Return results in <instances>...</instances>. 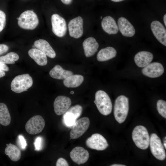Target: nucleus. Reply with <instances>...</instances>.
<instances>
[{"label":"nucleus","instance_id":"nucleus-30","mask_svg":"<svg viewBox=\"0 0 166 166\" xmlns=\"http://www.w3.org/2000/svg\"><path fill=\"white\" fill-rule=\"evenodd\" d=\"M82 106L78 105L71 107L66 111L73 114L77 119L81 115L82 111Z\"/></svg>","mask_w":166,"mask_h":166},{"label":"nucleus","instance_id":"nucleus-34","mask_svg":"<svg viewBox=\"0 0 166 166\" xmlns=\"http://www.w3.org/2000/svg\"><path fill=\"white\" fill-rule=\"evenodd\" d=\"M56 165V166H68L69 165L67 161L65 159L60 157L57 160Z\"/></svg>","mask_w":166,"mask_h":166},{"label":"nucleus","instance_id":"nucleus-3","mask_svg":"<svg viewBox=\"0 0 166 166\" xmlns=\"http://www.w3.org/2000/svg\"><path fill=\"white\" fill-rule=\"evenodd\" d=\"M132 136L133 142L137 147L143 150L148 148L150 136L147 130L144 126H136L132 131Z\"/></svg>","mask_w":166,"mask_h":166},{"label":"nucleus","instance_id":"nucleus-39","mask_svg":"<svg viewBox=\"0 0 166 166\" xmlns=\"http://www.w3.org/2000/svg\"><path fill=\"white\" fill-rule=\"evenodd\" d=\"M163 22L165 26H166V14H165L163 18Z\"/></svg>","mask_w":166,"mask_h":166},{"label":"nucleus","instance_id":"nucleus-12","mask_svg":"<svg viewBox=\"0 0 166 166\" xmlns=\"http://www.w3.org/2000/svg\"><path fill=\"white\" fill-rule=\"evenodd\" d=\"M151 31L156 39L162 44L166 46V30L158 21L154 20L150 24Z\"/></svg>","mask_w":166,"mask_h":166},{"label":"nucleus","instance_id":"nucleus-21","mask_svg":"<svg viewBox=\"0 0 166 166\" xmlns=\"http://www.w3.org/2000/svg\"><path fill=\"white\" fill-rule=\"evenodd\" d=\"M28 53L39 65L44 66L47 63V59L46 55L43 52L37 48H32L30 49Z\"/></svg>","mask_w":166,"mask_h":166},{"label":"nucleus","instance_id":"nucleus-37","mask_svg":"<svg viewBox=\"0 0 166 166\" xmlns=\"http://www.w3.org/2000/svg\"><path fill=\"white\" fill-rule=\"evenodd\" d=\"M61 1L64 4L66 5H69L70 4L72 0H61Z\"/></svg>","mask_w":166,"mask_h":166},{"label":"nucleus","instance_id":"nucleus-31","mask_svg":"<svg viewBox=\"0 0 166 166\" xmlns=\"http://www.w3.org/2000/svg\"><path fill=\"white\" fill-rule=\"evenodd\" d=\"M18 143L20 148L22 150L25 149L27 145L26 140L22 135L20 134L18 136Z\"/></svg>","mask_w":166,"mask_h":166},{"label":"nucleus","instance_id":"nucleus-32","mask_svg":"<svg viewBox=\"0 0 166 166\" xmlns=\"http://www.w3.org/2000/svg\"><path fill=\"white\" fill-rule=\"evenodd\" d=\"M6 16L5 14L0 10V32L5 28L6 22Z\"/></svg>","mask_w":166,"mask_h":166},{"label":"nucleus","instance_id":"nucleus-23","mask_svg":"<svg viewBox=\"0 0 166 166\" xmlns=\"http://www.w3.org/2000/svg\"><path fill=\"white\" fill-rule=\"evenodd\" d=\"M73 74L71 71L65 70L58 65H55L49 73V75L52 77L59 80H64Z\"/></svg>","mask_w":166,"mask_h":166},{"label":"nucleus","instance_id":"nucleus-36","mask_svg":"<svg viewBox=\"0 0 166 166\" xmlns=\"http://www.w3.org/2000/svg\"><path fill=\"white\" fill-rule=\"evenodd\" d=\"M0 70L8 71L9 70V68L6 64L0 62Z\"/></svg>","mask_w":166,"mask_h":166},{"label":"nucleus","instance_id":"nucleus-44","mask_svg":"<svg viewBox=\"0 0 166 166\" xmlns=\"http://www.w3.org/2000/svg\"><path fill=\"white\" fill-rule=\"evenodd\" d=\"M102 16H101V19H102Z\"/></svg>","mask_w":166,"mask_h":166},{"label":"nucleus","instance_id":"nucleus-38","mask_svg":"<svg viewBox=\"0 0 166 166\" xmlns=\"http://www.w3.org/2000/svg\"><path fill=\"white\" fill-rule=\"evenodd\" d=\"M5 75V71L0 70V78L4 76Z\"/></svg>","mask_w":166,"mask_h":166},{"label":"nucleus","instance_id":"nucleus-5","mask_svg":"<svg viewBox=\"0 0 166 166\" xmlns=\"http://www.w3.org/2000/svg\"><path fill=\"white\" fill-rule=\"evenodd\" d=\"M33 81L29 74L18 75L15 77L11 83V90L17 93L27 90L33 85Z\"/></svg>","mask_w":166,"mask_h":166},{"label":"nucleus","instance_id":"nucleus-18","mask_svg":"<svg viewBox=\"0 0 166 166\" xmlns=\"http://www.w3.org/2000/svg\"><path fill=\"white\" fill-rule=\"evenodd\" d=\"M153 57V55L151 53L147 51H141L135 55L134 60L138 67H144L151 63Z\"/></svg>","mask_w":166,"mask_h":166},{"label":"nucleus","instance_id":"nucleus-1","mask_svg":"<svg viewBox=\"0 0 166 166\" xmlns=\"http://www.w3.org/2000/svg\"><path fill=\"white\" fill-rule=\"evenodd\" d=\"M128 100L124 95H120L116 99L114 108V115L116 120L119 123L125 120L128 112Z\"/></svg>","mask_w":166,"mask_h":166},{"label":"nucleus","instance_id":"nucleus-41","mask_svg":"<svg viewBox=\"0 0 166 166\" xmlns=\"http://www.w3.org/2000/svg\"><path fill=\"white\" fill-rule=\"evenodd\" d=\"M111 1L115 2H122L125 0H111Z\"/></svg>","mask_w":166,"mask_h":166},{"label":"nucleus","instance_id":"nucleus-4","mask_svg":"<svg viewBox=\"0 0 166 166\" xmlns=\"http://www.w3.org/2000/svg\"><path fill=\"white\" fill-rule=\"evenodd\" d=\"M39 20L37 14L33 11L26 10L22 13L18 19V24L22 28L33 30L38 26Z\"/></svg>","mask_w":166,"mask_h":166},{"label":"nucleus","instance_id":"nucleus-27","mask_svg":"<svg viewBox=\"0 0 166 166\" xmlns=\"http://www.w3.org/2000/svg\"><path fill=\"white\" fill-rule=\"evenodd\" d=\"M19 58V56L17 53L10 52L4 56L0 57V62L5 64H13Z\"/></svg>","mask_w":166,"mask_h":166},{"label":"nucleus","instance_id":"nucleus-9","mask_svg":"<svg viewBox=\"0 0 166 166\" xmlns=\"http://www.w3.org/2000/svg\"><path fill=\"white\" fill-rule=\"evenodd\" d=\"M85 144L89 148L98 151L105 149L109 145L106 139L101 134L94 133L86 140Z\"/></svg>","mask_w":166,"mask_h":166},{"label":"nucleus","instance_id":"nucleus-42","mask_svg":"<svg viewBox=\"0 0 166 166\" xmlns=\"http://www.w3.org/2000/svg\"><path fill=\"white\" fill-rule=\"evenodd\" d=\"M166 139H165V140H164V146L165 147V149L166 148Z\"/></svg>","mask_w":166,"mask_h":166},{"label":"nucleus","instance_id":"nucleus-16","mask_svg":"<svg viewBox=\"0 0 166 166\" xmlns=\"http://www.w3.org/2000/svg\"><path fill=\"white\" fill-rule=\"evenodd\" d=\"M70 156L74 162L80 164L85 163L88 160L89 154L84 148L77 146L75 147L70 152Z\"/></svg>","mask_w":166,"mask_h":166},{"label":"nucleus","instance_id":"nucleus-15","mask_svg":"<svg viewBox=\"0 0 166 166\" xmlns=\"http://www.w3.org/2000/svg\"><path fill=\"white\" fill-rule=\"evenodd\" d=\"M144 75L151 78H156L161 76L164 72V68L160 63H150L144 67L142 71Z\"/></svg>","mask_w":166,"mask_h":166},{"label":"nucleus","instance_id":"nucleus-14","mask_svg":"<svg viewBox=\"0 0 166 166\" xmlns=\"http://www.w3.org/2000/svg\"><path fill=\"white\" fill-rule=\"evenodd\" d=\"M119 30L124 36L132 37L135 34V30L133 25L125 18L121 17L117 19Z\"/></svg>","mask_w":166,"mask_h":166},{"label":"nucleus","instance_id":"nucleus-13","mask_svg":"<svg viewBox=\"0 0 166 166\" xmlns=\"http://www.w3.org/2000/svg\"><path fill=\"white\" fill-rule=\"evenodd\" d=\"M71 104L70 98L64 96H59L55 99L53 107L55 113L60 116L63 114L69 108Z\"/></svg>","mask_w":166,"mask_h":166},{"label":"nucleus","instance_id":"nucleus-29","mask_svg":"<svg viewBox=\"0 0 166 166\" xmlns=\"http://www.w3.org/2000/svg\"><path fill=\"white\" fill-rule=\"evenodd\" d=\"M157 108L159 113L163 117L166 118V102L162 100H159L157 103Z\"/></svg>","mask_w":166,"mask_h":166},{"label":"nucleus","instance_id":"nucleus-33","mask_svg":"<svg viewBox=\"0 0 166 166\" xmlns=\"http://www.w3.org/2000/svg\"><path fill=\"white\" fill-rule=\"evenodd\" d=\"M42 139L40 136H38L36 138L34 143L35 150L39 151L42 148Z\"/></svg>","mask_w":166,"mask_h":166},{"label":"nucleus","instance_id":"nucleus-2","mask_svg":"<svg viewBox=\"0 0 166 166\" xmlns=\"http://www.w3.org/2000/svg\"><path fill=\"white\" fill-rule=\"evenodd\" d=\"M94 102L102 114L107 116L111 113L112 103L109 96L105 91L101 90L97 91L95 94Z\"/></svg>","mask_w":166,"mask_h":166},{"label":"nucleus","instance_id":"nucleus-28","mask_svg":"<svg viewBox=\"0 0 166 166\" xmlns=\"http://www.w3.org/2000/svg\"><path fill=\"white\" fill-rule=\"evenodd\" d=\"M63 122L67 127L73 126L77 119L73 114L67 111L63 114Z\"/></svg>","mask_w":166,"mask_h":166},{"label":"nucleus","instance_id":"nucleus-43","mask_svg":"<svg viewBox=\"0 0 166 166\" xmlns=\"http://www.w3.org/2000/svg\"><path fill=\"white\" fill-rule=\"evenodd\" d=\"M74 92L73 91H71V92H70V93L71 94H74Z\"/></svg>","mask_w":166,"mask_h":166},{"label":"nucleus","instance_id":"nucleus-40","mask_svg":"<svg viewBox=\"0 0 166 166\" xmlns=\"http://www.w3.org/2000/svg\"><path fill=\"white\" fill-rule=\"evenodd\" d=\"M110 166H125L126 165H123V164H112Z\"/></svg>","mask_w":166,"mask_h":166},{"label":"nucleus","instance_id":"nucleus-7","mask_svg":"<svg viewBox=\"0 0 166 166\" xmlns=\"http://www.w3.org/2000/svg\"><path fill=\"white\" fill-rule=\"evenodd\" d=\"M45 125V122L43 117L39 115H35L27 122L25 129L29 134L35 135L41 132Z\"/></svg>","mask_w":166,"mask_h":166},{"label":"nucleus","instance_id":"nucleus-24","mask_svg":"<svg viewBox=\"0 0 166 166\" xmlns=\"http://www.w3.org/2000/svg\"><path fill=\"white\" fill-rule=\"evenodd\" d=\"M5 153L10 159L13 161L19 160L21 156V152L19 148L16 145L10 143L6 144Z\"/></svg>","mask_w":166,"mask_h":166},{"label":"nucleus","instance_id":"nucleus-22","mask_svg":"<svg viewBox=\"0 0 166 166\" xmlns=\"http://www.w3.org/2000/svg\"><path fill=\"white\" fill-rule=\"evenodd\" d=\"M117 54L114 48L109 46L101 49L97 54V58L99 61H106L115 57Z\"/></svg>","mask_w":166,"mask_h":166},{"label":"nucleus","instance_id":"nucleus-25","mask_svg":"<svg viewBox=\"0 0 166 166\" xmlns=\"http://www.w3.org/2000/svg\"><path fill=\"white\" fill-rule=\"evenodd\" d=\"M83 77L81 75H72L64 80V85L68 88H75L79 86L84 81Z\"/></svg>","mask_w":166,"mask_h":166},{"label":"nucleus","instance_id":"nucleus-11","mask_svg":"<svg viewBox=\"0 0 166 166\" xmlns=\"http://www.w3.org/2000/svg\"><path fill=\"white\" fill-rule=\"evenodd\" d=\"M68 29L70 36L75 38L81 37L83 33V20L78 16L71 20L68 24Z\"/></svg>","mask_w":166,"mask_h":166},{"label":"nucleus","instance_id":"nucleus-17","mask_svg":"<svg viewBox=\"0 0 166 166\" xmlns=\"http://www.w3.org/2000/svg\"><path fill=\"white\" fill-rule=\"evenodd\" d=\"M101 26L103 30L109 35L116 34L119 31L118 25L115 20L109 16H105L103 18Z\"/></svg>","mask_w":166,"mask_h":166},{"label":"nucleus","instance_id":"nucleus-8","mask_svg":"<svg viewBox=\"0 0 166 166\" xmlns=\"http://www.w3.org/2000/svg\"><path fill=\"white\" fill-rule=\"evenodd\" d=\"M90 125V120L87 117H82L76 121L73 126L69 133L72 139L81 137L88 129Z\"/></svg>","mask_w":166,"mask_h":166},{"label":"nucleus","instance_id":"nucleus-35","mask_svg":"<svg viewBox=\"0 0 166 166\" xmlns=\"http://www.w3.org/2000/svg\"><path fill=\"white\" fill-rule=\"evenodd\" d=\"M9 49L7 45L4 44H0V55L6 52Z\"/></svg>","mask_w":166,"mask_h":166},{"label":"nucleus","instance_id":"nucleus-26","mask_svg":"<svg viewBox=\"0 0 166 166\" xmlns=\"http://www.w3.org/2000/svg\"><path fill=\"white\" fill-rule=\"evenodd\" d=\"M11 116L8 108L4 103H0V124L7 126L11 122Z\"/></svg>","mask_w":166,"mask_h":166},{"label":"nucleus","instance_id":"nucleus-19","mask_svg":"<svg viewBox=\"0 0 166 166\" xmlns=\"http://www.w3.org/2000/svg\"><path fill=\"white\" fill-rule=\"evenodd\" d=\"M85 55L86 57L93 56L97 51L99 44L95 38L90 37L86 39L83 43Z\"/></svg>","mask_w":166,"mask_h":166},{"label":"nucleus","instance_id":"nucleus-10","mask_svg":"<svg viewBox=\"0 0 166 166\" xmlns=\"http://www.w3.org/2000/svg\"><path fill=\"white\" fill-rule=\"evenodd\" d=\"M52 31L56 36L64 37L66 34L67 26L65 19L57 14H53L51 17Z\"/></svg>","mask_w":166,"mask_h":166},{"label":"nucleus","instance_id":"nucleus-6","mask_svg":"<svg viewBox=\"0 0 166 166\" xmlns=\"http://www.w3.org/2000/svg\"><path fill=\"white\" fill-rule=\"evenodd\" d=\"M152 154L157 159L164 160L166 158V152L161 140L158 136L155 133L151 135L149 144Z\"/></svg>","mask_w":166,"mask_h":166},{"label":"nucleus","instance_id":"nucleus-20","mask_svg":"<svg viewBox=\"0 0 166 166\" xmlns=\"http://www.w3.org/2000/svg\"><path fill=\"white\" fill-rule=\"evenodd\" d=\"M34 46L50 58H53L56 56L55 52L46 40L42 39L37 40L34 42Z\"/></svg>","mask_w":166,"mask_h":166}]
</instances>
